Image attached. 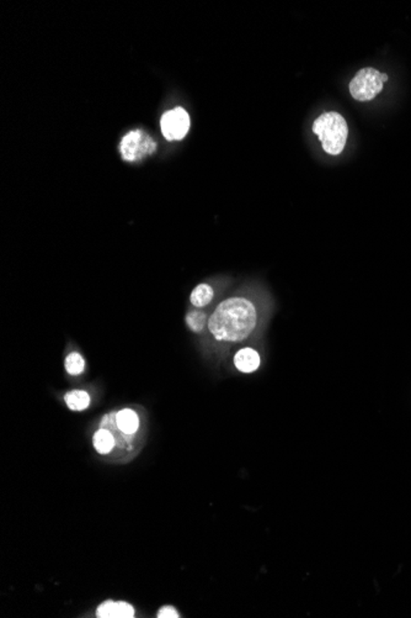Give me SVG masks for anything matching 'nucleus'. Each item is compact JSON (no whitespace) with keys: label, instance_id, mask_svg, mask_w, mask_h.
I'll list each match as a JSON object with an SVG mask.
<instances>
[{"label":"nucleus","instance_id":"obj_1","mask_svg":"<svg viewBox=\"0 0 411 618\" xmlns=\"http://www.w3.org/2000/svg\"><path fill=\"white\" fill-rule=\"evenodd\" d=\"M270 314V300L240 291L222 300L209 315L208 333L222 345L246 341L264 328Z\"/></svg>","mask_w":411,"mask_h":618},{"label":"nucleus","instance_id":"obj_2","mask_svg":"<svg viewBox=\"0 0 411 618\" xmlns=\"http://www.w3.org/2000/svg\"><path fill=\"white\" fill-rule=\"evenodd\" d=\"M313 132L319 137L323 150L329 155H340L348 140V123L343 115L330 111L321 115L313 123Z\"/></svg>","mask_w":411,"mask_h":618},{"label":"nucleus","instance_id":"obj_3","mask_svg":"<svg viewBox=\"0 0 411 618\" xmlns=\"http://www.w3.org/2000/svg\"><path fill=\"white\" fill-rule=\"evenodd\" d=\"M100 426L109 428L110 431L113 432L115 437V448L113 453H110L108 457L103 458L104 462L109 464H127L135 460L140 453V450H143L145 443L137 441L132 437L127 436L123 432L120 431V428L116 425L115 421V411H110L108 414H105L99 422Z\"/></svg>","mask_w":411,"mask_h":618},{"label":"nucleus","instance_id":"obj_4","mask_svg":"<svg viewBox=\"0 0 411 618\" xmlns=\"http://www.w3.org/2000/svg\"><path fill=\"white\" fill-rule=\"evenodd\" d=\"M115 421L120 431L137 441L145 443L148 432V415L140 405H128L123 409L113 410Z\"/></svg>","mask_w":411,"mask_h":618},{"label":"nucleus","instance_id":"obj_5","mask_svg":"<svg viewBox=\"0 0 411 618\" xmlns=\"http://www.w3.org/2000/svg\"><path fill=\"white\" fill-rule=\"evenodd\" d=\"M157 151V142L142 130H133L123 136L120 152L126 162H140Z\"/></svg>","mask_w":411,"mask_h":618},{"label":"nucleus","instance_id":"obj_6","mask_svg":"<svg viewBox=\"0 0 411 618\" xmlns=\"http://www.w3.org/2000/svg\"><path fill=\"white\" fill-rule=\"evenodd\" d=\"M382 91V73L375 69H361L350 83V93L358 101H372Z\"/></svg>","mask_w":411,"mask_h":618},{"label":"nucleus","instance_id":"obj_7","mask_svg":"<svg viewBox=\"0 0 411 618\" xmlns=\"http://www.w3.org/2000/svg\"><path fill=\"white\" fill-rule=\"evenodd\" d=\"M160 128L164 137L169 141H179L187 135L190 128V116L182 108L167 111L162 116Z\"/></svg>","mask_w":411,"mask_h":618},{"label":"nucleus","instance_id":"obj_8","mask_svg":"<svg viewBox=\"0 0 411 618\" xmlns=\"http://www.w3.org/2000/svg\"><path fill=\"white\" fill-rule=\"evenodd\" d=\"M260 355L253 348H243L234 357L235 368L241 373H253L260 367Z\"/></svg>","mask_w":411,"mask_h":618},{"label":"nucleus","instance_id":"obj_9","mask_svg":"<svg viewBox=\"0 0 411 618\" xmlns=\"http://www.w3.org/2000/svg\"><path fill=\"white\" fill-rule=\"evenodd\" d=\"M93 446L95 448L96 452L101 455V458L108 457L110 453H113L115 448V437L113 432L110 431L109 428L100 426L99 428L94 432L93 436Z\"/></svg>","mask_w":411,"mask_h":618},{"label":"nucleus","instance_id":"obj_10","mask_svg":"<svg viewBox=\"0 0 411 618\" xmlns=\"http://www.w3.org/2000/svg\"><path fill=\"white\" fill-rule=\"evenodd\" d=\"M213 296H214V289L207 283H202L194 288L191 293L190 303L197 309H204L207 305L211 304Z\"/></svg>","mask_w":411,"mask_h":618},{"label":"nucleus","instance_id":"obj_11","mask_svg":"<svg viewBox=\"0 0 411 618\" xmlns=\"http://www.w3.org/2000/svg\"><path fill=\"white\" fill-rule=\"evenodd\" d=\"M64 401L72 411H83L90 405V395L85 390H72L64 395Z\"/></svg>","mask_w":411,"mask_h":618},{"label":"nucleus","instance_id":"obj_12","mask_svg":"<svg viewBox=\"0 0 411 618\" xmlns=\"http://www.w3.org/2000/svg\"><path fill=\"white\" fill-rule=\"evenodd\" d=\"M64 367L69 375L77 377L80 374L84 373L85 370V360L83 358V355L78 352H72L67 355V358L64 360Z\"/></svg>","mask_w":411,"mask_h":618},{"label":"nucleus","instance_id":"obj_13","mask_svg":"<svg viewBox=\"0 0 411 618\" xmlns=\"http://www.w3.org/2000/svg\"><path fill=\"white\" fill-rule=\"evenodd\" d=\"M208 318L209 316H208L207 313L201 311V310H194L186 315V323L191 328V331L201 333L204 331V326L207 325Z\"/></svg>","mask_w":411,"mask_h":618},{"label":"nucleus","instance_id":"obj_14","mask_svg":"<svg viewBox=\"0 0 411 618\" xmlns=\"http://www.w3.org/2000/svg\"><path fill=\"white\" fill-rule=\"evenodd\" d=\"M96 617L99 618H116V602L113 601H105L100 604L96 611Z\"/></svg>","mask_w":411,"mask_h":618},{"label":"nucleus","instance_id":"obj_15","mask_svg":"<svg viewBox=\"0 0 411 618\" xmlns=\"http://www.w3.org/2000/svg\"><path fill=\"white\" fill-rule=\"evenodd\" d=\"M135 609L131 604L123 601L116 602V618H133L135 617Z\"/></svg>","mask_w":411,"mask_h":618},{"label":"nucleus","instance_id":"obj_16","mask_svg":"<svg viewBox=\"0 0 411 618\" xmlns=\"http://www.w3.org/2000/svg\"><path fill=\"white\" fill-rule=\"evenodd\" d=\"M157 617L159 618H177L180 617L179 614H177V609H174L172 606H164L162 609H159L158 616Z\"/></svg>","mask_w":411,"mask_h":618},{"label":"nucleus","instance_id":"obj_17","mask_svg":"<svg viewBox=\"0 0 411 618\" xmlns=\"http://www.w3.org/2000/svg\"><path fill=\"white\" fill-rule=\"evenodd\" d=\"M382 81H383V83L387 82V81H388V76H387V74H383V73H382Z\"/></svg>","mask_w":411,"mask_h":618}]
</instances>
